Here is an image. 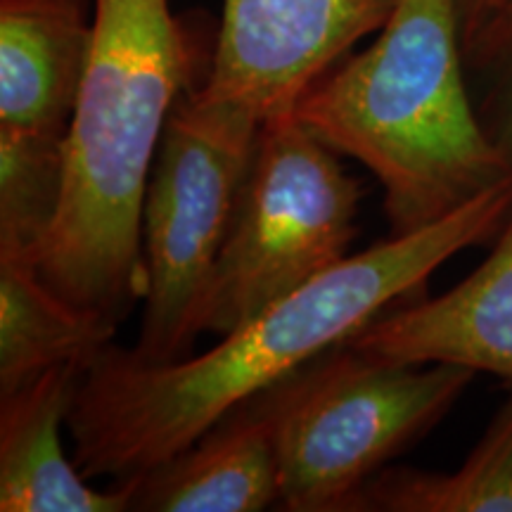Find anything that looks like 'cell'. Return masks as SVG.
<instances>
[{
	"instance_id": "9c48e42d",
	"label": "cell",
	"mask_w": 512,
	"mask_h": 512,
	"mask_svg": "<svg viewBox=\"0 0 512 512\" xmlns=\"http://www.w3.org/2000/svg\"><path fill=\"white\" fill-rule=\"evenodd\" d=\"M88 363H62L0 396V510L121 512L131 510L136 479L95 489L64 456L62 425Z\"/></svg>"
},
{
	"instance_id": "52a82bcc",
	"label": "cell",
	"mask_w": 512,
	"mask_h": 512,
	"mask_svg": "<svg viewBox=\"0 0 512 512\" xmlns=\"http://www.w3.org/2000/svg\"><path fill=\"white\" fill-rule=\"evenodd\" d=\"M401 0H223L214 60L200 91L271 119L358 41L377 34Z\"/></svg>"
},
{
	"instance_id": "5bb4252c",
	"label": "cell",
	"mask_w": 512,
	"mask_h": 512,
	"mask_svg": "<svg viewBox=\"0 0 512 512\" xmlns=\"http://www.w3.org/2000/svg\"><path fill=\"white\" fill-rule=\"evenodd\" d=\"M67 140L0 131V259L38 266L62 207Z\"/></svg>"
},
{
	"instance_id": "6da1fadb",
	"label": "cell",
	"mask_w": 512,
	"mask_h": 512,
	"mask_svg": "<svg viewBox=\"0 0 512 512\" xmlns=\"http://www.w3.org/2000/svg\"><path fill=\"white\" fill-rule=\"evenodd\" d=\"M510 211L512 178L432 226L349 254L200 356L145 366L110 342L83 370L69 413L76 470L128 479L162 465L242 401L425 290L441 264L501 233Z\"/></svg>"
},
{
	"instance_id": "ba28073f",
	"label": "cell",
	"mask_w": 512,
	"mask_h": 512,
	"mask_svg": "<svg viewBox=\"0 0 512 512\" xmlns=\"http://www.w3.org/2000/svg\"><path fill=\"white\" fill-rule=\"evenodd\" d=\"M344 344L377 358L453 363L512 382V211L496 247L463 283L394 306Z\"/></svg>"
},
{
	"instance_id": "277c9868",
	"label": "cell",
	"mask_w": 512,
	"mask_h": 512,
	"mask_svg": "<svg viewBox=\"0 0 512 512\" xmlns=\"http://www.w3.org/2000/svg\"><path fill=\"white\" fill-rule=\"evenodd\" d=\"M477 373L406 363L339 344L275 384L280 503L290 512H358L366 484L425 437Z\"/></svg>"
},
{
	"instance_id": "30bf717a",
	"label": "cell",
	"mask_w": 512,
	"mask_h": 512,
	"mask_svg": "<svg viewBox=\"0 0 512 512\" xmlns=\"http://www.w3.org/2000/svg\"><path fill=\"white\" fill-rule=\"evenodd\" d=\"M275 384L223 415L200 439L136 475L131 510L259 512L280 503Z\"/></svg>"
},
{
	"instance_id": "8fae6325",
	"label": "cell",
	"mask_w": 512,
	"mask_h": 512,
	"mask_svg": "<svg viewBox=\"0 0 512 512\" xmlns=\"http://www.w3.org/2000/svg\"><path fill=\"white\" fill-rule=\"evenodd\" d=\"M91 34L88 0H0V131L69 138Z\"/></svg>"
},
{
	"instance_id": "4fadbf2b",
	"label": "cell",
	"mask_w": 512,
	"mask_h": 512,
	"mask_svg": "<svg viewBox=\"0 0 512 512\" xmlns=\"http://www.w3.org/2000/svg\"><path fill=\"white\" fill-rule=\"evenodd\" d=\"M361 510L512 512V399L458 470L384 467L363 489Z\"/></svg>"
},
{
	"instance_id": "3957f363",
	"label": "cell",
	"mask_w": 512,
	"mask_h": 512,
	"mask_svg": "<svg viewBox=\"0 0 512 512\" xmlns=\"http://www.w3.org/2000/svg\"><path fill=\"white\" fill-rule=\"evenodd\" d=\"M290 114L377 178L392 235L512 178L467 95L458 0H401L370 48L335 64Z\"/></svg>"
},
{
	"instance_id": "7a4b0ae2",
	"label": "cell",
	"mask_w": 512,
	"mask_h": 512,
	"mask_svg": "<svg viewBox=\"0 0 512 512\" xmlns=\"http://www.w3.org/2000/svg\"><path fill=\"white\" fill-rule=\"evenodd\" d=\"M91 10L67 183L38 271L69 304L117 330L145 299V190L166 119L197 86V46L169 0H91Z\"/></svg>"
},
{
	"instance_id": "9a60e30c",
	"label": "cell",
	"mask_w": 512,
	"mask_h": 512,
	"mask_svg": "<svg viewBox=\"0 0 512 512\" xmlns=\"http://www.w3.org/2000/svg\"><path fill=\"white\" fill-rule=\"evenodd\" d=\"M465 64L489 76V93L479 119L491 140L512 159V0H505L465 50Z\"/></svg>"
},
{
	"instance_id": "8992f818",
	"label": "cell",
	"mask_w": 512,
	"mask_h": 512,
	"mask_svg": "<svg viewBox=\"0 0 512 512\" xmlns=\"http://www.w3.org/2000/svg\"><path fill=\"white\" fill-rule=\"evenodd\" d=\"M361 188L290 112L261 124L200 311V332L230 335L349 256Z\"/></svg>"
},
{
	"instance_id": "7c38bea8",
	"label": "cell",
	"mask_w": 512,
	"mask_h": 512,
	"mask_svg": "<svg viewBox=\"0 0 512 512\" xmlns=\"http://www.w3.org/2000/svg\"><path fill=\"white\" fill-rule=\"evenodd\" d=\"M114 335L55 292L34 261L0 259V396L62 363H91Z\"/></svg>"
},
{
	"instance_id": "2e32d148",
	"label": "cell",
	"mask_w": 512,
	"mask_h": 512,
	"mask_svg": "<svg viewBox=\"0 0 512 512\" xmlns=\"http://www.w3.org/2000/svg\"><path fill=\"white\" fill-rule=\"evenodd\" d=\"M505 0H458L460 38H463V53L475 43V38L486 29V24L496 17Z\"/></svg>"
},
{
	"instance_id": "5b68a950",
	"label": "cell",
	"mask_w": 512,
	"mask_h": 512,
	"mask_svg": "<svg viewBox=\"0 0 512 512\" xmlns=\"http://www.w3.org/2000/svg\"><path fill=\"white\" fill-rule=\"evenodd\" d=\"M264 119L195 86L166 119L143 202L147 290L136 347L145 366L190 356Z\"/></svg>"
}]
</instances>
